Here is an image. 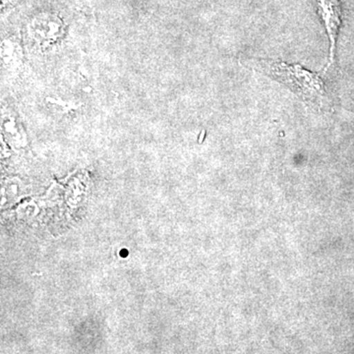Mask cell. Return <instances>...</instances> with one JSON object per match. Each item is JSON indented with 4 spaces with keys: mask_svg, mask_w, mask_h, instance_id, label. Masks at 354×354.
<instances>
[{
    "mask_svg": "<svg viewBox=\"0 0 354 354\" xmlns=\"http://www.w3.org/2000/svg\"><path fill=\"white\" fill-rule=\"evenodd\" d=\"M241 64L283 84L311 109L321 111L329 106V97L323 78L325 70L315 73L299 64L267 59L242 60Z\"/></svg>",
    "mask_w": 354,
    "mask_h": 354,
    "instance_id": "cell-1",
    "label": "cell"
},
{
    "mask_svg": "<svg viewBox=\"0 0 354 354\" xmlns=\"http://www.w3.org/2000/svg\"><path fill=\"white\" fill-rule=\"evenodd\" d=\"M319 15L323 20L330 39V62L326 71L333 65L335 57L337 36L342 26V8L339 0H315Z\"/></svg>",
    "mask_w": 354,
    "mask_h": 354,
    "instance_id": "cell-2",
    "label": "cell"
}]
</instances>
